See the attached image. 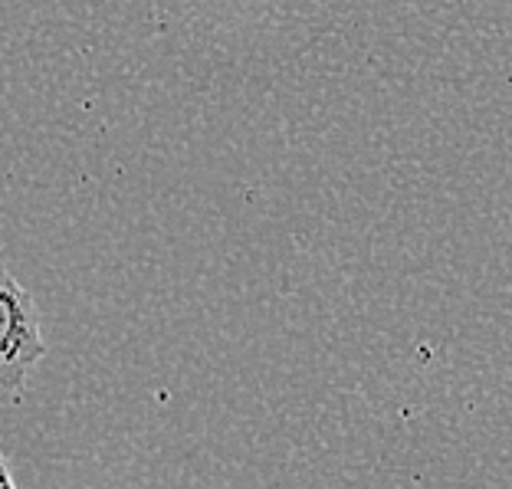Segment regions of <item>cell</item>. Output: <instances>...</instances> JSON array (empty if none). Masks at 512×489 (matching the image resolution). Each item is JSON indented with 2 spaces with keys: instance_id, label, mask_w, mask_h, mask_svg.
<instances>
[{
  "instance_id": "cell-1",
  "label": "cell",
  "mask_w": 512,
  "mask_h": 489,
  "mask_svg": "<svg viewBox=\"0 0 512 489\" xmlns=\"http://www.w3.org/2000/svg\"><path fill=\"white\" fill-rule=\"evenodd\" d=\"M43 355L37 302L0 260V394H20Z\"/></svg>"
},
{
  "instance_id": "cell-2",
  "label": "cell",
  "mask_w": 512,
  "mask_h": 489,
  "mask_svg": "<svg viewBox=\"0 0 512 489\" xmlns=\"http://www.w3.org/2000/svg\"><path fill=\"white\" fill-rule=\"evenodd\" d=\"M10 486H14V473H10L4 450H0V489H10Z\"/></svg>"
}]
</instances>
